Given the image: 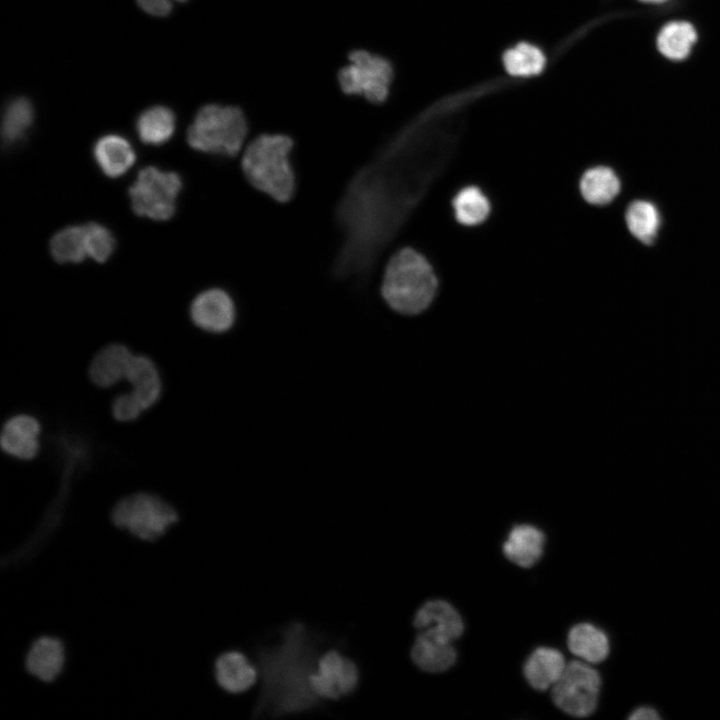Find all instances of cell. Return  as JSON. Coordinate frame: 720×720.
I'll return each mask as SVG.
<instances>
[{
	"instance_id": "15",
	"label": "cell",
	"mask_w": 720,
	"mask_h": 720,
	"mask_svg": "<svg viewBox=\"0 0 720 720\" xmlns=\"http://www.w3.org/2000/svg\"><path fill=\"white\" fill-rule=\"evenodd\" d=\"M144 411L154 407L161 399L163 383L160 371L152 358L133 354L125 376Z\"/></svg>"
},
{
	"instance_id": "4",
	"label": "cell",
	"mask_w": 720,
	"mask_h": 720,
	"mask_svg": "<svg viewBox=\"0 0 720 720\" xmlns=\"http://www.w3.org/2000/svg\"><path fill=\"white\" fill-rule=\"evenodd\" d=\"M248 133L243 112L235 106L208 104L195 115L187 131L188 144L195 150L234 157Z\"/></svg>"
},
{
	"instance_id": "13",
	"label": "cell",
	"mask_w": 720,
	"mask_h": 720,
	"mask_svg": "<svg viewBox=\"0 0 720 720\" xmlns=\"http://www.w3.org/2000/svg\"><path fill=\"white\" fill-rule=\"evenodd\" d=\"M413 625L418 632L447 642L455 641L464 630L460 614L444 600H431L424 603L417 610Z\"/></svg>"
},
{
	"instance_id": "10",
	"label": "cell",
	"mask_w": 720,
	"mask_h": 720,
	"mask_svg": "<svg viewBox=\"0 0 720 720\" xmlns=\"http://www.w3.org/2000/svg\"><path fill=\"white\" fill-rule=\"evenodd\" d=\"M190 317L201 330L213 334L229 330L235 321V306L230 295L219 288L198 294L190 306Z\"/></svg>"
},
{
	"instance_id": "19",
	"label": "cell",
	"mask_w": 720,
	"mask_h": 720,
	"mask_svg": "<svg viewBox=\"0 0 720 720\" xmlns=\"http://www.w3.org/2000/svg\"><path fill=\"white\" fill-rule=\"evenodd\" d=\"M697 40L696 27L687 20L677 19L662 25L655 42L658 52L664 58L681 62L691 55Z\"/></svg>"
},
{
	"instance_id": "32",
	"label": "cell",
	"mask_w": 720,
	"mask_h": 720,
	"mask_svg": "<svg viewBox=\"0 0 720 720\" xmlns=\"http://www.w3.org/2000/svg\"><path fill=\"white\" fill-rule=\"evenodd\" d=\"M173 1L185 2L187 0H136L141 9L153 16H167L173 8Z\"/></svg>"
},
{
	"instance_id": "26",
	"label": "cell",
	"mask_w": 720,
	"mask_h": 720,
	"mask_svg": "<svg viewBox=\"0 0 720 720\" xmlns=\"http://www.w3.org/2000/svg\"><path fill=\"white\" fill-rule=\"evenodd\" d=\"M625 220L631 234L644 244L656 240L661 218L657 207L650 201H633L626 210Z\"/></svg>"
},
{
	"instance_id": "24",
	"label": "cell",
	"mask_w": 720,
	"mask_h": 720,
	"mask_svg": "<svg viewBox=\"0 0 720 720\" xmlns=\"http://www.w3.org/2000/svg\"><path fill=\"white\" fill-rule=\"evenodd\" d=\"M620 186L616 173L606 166L588 169L580 180V192L583 198L593 205H605L611 202L618 195Z\"/></svg>"
},
{
	"instance_id": "28",
	"label": "cell",
	"mask_w": 720,
	"mask_h": 720,
	"mask_svg": "<svg viewBox=\"0 0 720 720\" xmlns=\"http://www.w3.org/2000/svg\"><path fill=\"white\" fill-rule=\"evenodd\" d=\"M34 110L25 97L13 99L7 105L2 120V138L7 144L22 139L32 125Z\"/></svg>"
},
{
	"instance_id": "7",
	"label": "cell",
	"mask_w": 720,
	"mask_h": 720,
	"mask_svg": "<svg viewBox=\"0 0 720 720\" xmlns=\"http://www.w3.org/2000/svg\"><path fill=\"white\" fill-rule=\"evenodd\" d=\"M601 678L585 661H570L552 687V700L563 712L574 717L590 716L597 708Z\"/></svg>"
},
{
	"instance_id": "31",
	"label": "cell",
	"mask_w": 720,
	"mask_h": 720,
	"mask_svg": "<svg viewBox=\"0 0 720 720\" xmlns=\"http://www.w3.org/2000/svg\"><path fill=\"white\" fill-rule=\"evenodd\" d=\"M111 415L119 423L134 422L144 409L135 394L129 390L118 393L111 402Z\"/></svg>"
},
{
	"instance_id": "14",
	"label": "cell",
	"mask_w": 720,
	"mask_h": 720,
	"mask_svg": "<svg viewBox=\"0 0 720 720\" xmlns=\"http://www.w3.org/2000/svg\"><path fill=\"white\" fill-rule=\"evenodd\" d=\"M132 355L126 344L114 342L102 346L88 364L90 382L100 389H109L125 381Z\"/></svg>"
},
{
	"instance_id": "23",
	"label": "cell",
	"mask_w": 720,
	"mask_h": 720,
	"mask_svg": "<svg viewBox=\"0 0 720 720\" xmlns=\"http://www.w3.org/2000/svg\"><path fill=\"white\" fill-rule=\"evenodd\" d=\"M567 644L572 654L589 664L604 661L610 651L606 633L590 623L574 625L568 632Z\"/></svg>"
},
{
	"instance_id": "25",
	"label": "cell",
	"mask_w": 720,
	"mask_h": 720,
	"mask_svg": "<svg viewBox=\"0 0 720 720\" xmlns=\"http://www.w3.org/2000/svg\"><path fill=\"white\" fill-rule=\"evenodd\" d=\"M175 122L172 110L157 105L146 109L139 115L136 121V130L143 143L161 145L173 135Z\"/></svg>"
},
{
	"instance_id": "34",
	"label": "cell",
	"mask_w": 720,
	"mask_h": 720,
	"mask_svg": "<svg viewBox=\"0 0 720 720\" xmlns=\"http://www.w3.org/2000/svg\"><path fill=\"white\" fill-rule=\"evenodd\" d=\"M638 1L646 3V4L658 5V4L666 3L670 0H638Z\"/></svg>"
},
{
	"instance_id": "27",
	"label": "cell",
	"mask_w": 720,
	"mask_h": 720,
	"mask_svg": "<svg viewBox=\"0 0 720 720\" xmlns=\"http://www.w3.org/2000/svg\"><path fill=\"white\" fill-rule=\"evenodd\" d=\"M50 251L59 263H79L88 256L83 226H68L57 232L50 241Z\"/></svg>"
},
{
	"instance_id": "21",
	"label": "cell",
	"mask_w": 720,
	"mask_h": 720,
	"mask_svg": "<svg viewBox=\"0 0 720 720\" xmlns=\"http://www.w3.org/2000/svg\"><path fill=\"white\" fill-rule=\"evenodd\" d=\"M456 650L447 642L418 632L411 649V658L421 670L430 673L444 672L456 662Z\"/></svg>"
},
{
	"instance_id": "11",
	"label": "cell",
	"mask_w": 720,
	"mask_h": 720,
	"mask_svg": "<svg viewBox=\"0 0 720 720\" xmlns=\"http://www.w3.org/2000/svg\"><path fill=\"white\" fill-rule=\"evenodd\" d=\"M41 424L30 414L10 416L3 424L0 434L2 451L15 459L30 461L40 451Z\"/></svg>"
},
{
	"instance_id": "16",
	"label": "cell",
	"mask_w": 720,
	"mask_h": 720,
	"mask_svg": "<svg viewBox=\"0 0 720 720\" xmlns=\"http://www.w3.org/2000/svg\"><path fill=\"white\" fill-rule=\"evenodd\" d=\"M501 62L504 71L514 80H527L545 71L548 56L540 45L521 40L503 50Z\"/></svg>"
},
{
	"instance_id": "8",
	"label": "cell",
	"mask_w": 720,
	"mask_h": 720,
	"mask_svg": "<svg viewBox=\"0 0 720 720\" xmlns=\"http://www.w3.org/2000/svg\"><path fill=\"white\" fill-rule=\"evenodd\" d=\"M392 79L391 63L384 57L363 50L352 52L349 64L338 74L344 93L363 96L373 103H382L387 98Z\"/></svg>"
},
{
	"instance_id": "30",
	"label": "cell",
	"mask_w": 720,
	"mask_h": 720,
	"mask_svg": "<svg viewBox=\"0 0 720 720\" xmlns=\"http://www.w3.org/2000/svg\"><path fill=\"white\" fill-rule=\"evenodd\" d=\"M83 227L87 255L97 262H105L111 256L115 246L111 232L98 223H87Z\"/></svg>"
},
{
	"instance_id": "20",
	"label": "cell",
	"mask_w": 720,
	"mask_h": 720,
	"mask_svg": "<svg viewBox=\"0 0 720 720\" xmlns=\"http://www.w3.org/2000/svg\"><path fill=\"white\" fill-rule=\"evenodd\" d=\"M566 664L559 650L539 647L526 660L523 673L532 688L544 691L552 688L558 681Z\"/></svg>"
},
{
	"instance_id": "12",
	"label": "cell",
	"mask_w": 720,
	"mask_h": 720,
	"mask_svg": "<svg viewBox=\"0 0 720 720\" xmlns=\"http://www.w3.org/2000/svg\"><path fill=\"white\" fill-rule=\"evenodd\" d=\"M66 662L67 650L62 639L42 635L30 644L24 657V668L37 680L50 683L63 673Z\"/></svg>"
},
{
	"instance_id": "3",
	"label": "cell",
	"mask_w": 720,
	"mask_h": 720,
	"mask_svg": "<svg viewBox=\"0 0 720 720\" xmlns=\"http://www.w3.org/2000/svg\"><path fill=\"white\" fill-rule=\"evenodd\" d=\"M437 287V277L427 259L412 248H403L386 264L381 294L393 310L412 315L430 305Z\"/></svg>"
},
{
	"instance_id": "18",
	"label": "cell",
	"mask_w": 720,
	"mask_h": 720,
	"mask_svg": "<svg viewBox=\"0 0 720 720\" xmlns=\"http://www.w3.org/2000/svg\"><path fill=\"white\" fill-rule=\"evenodd\" d=\"M544 544L545 536L540 529L529 524H520L509 532L503 544V552L512 563L529 568L541 558Z\"/></svg>"
},
{
	"instance_id": "6",
	"label": "cell",
	"mask_w": 720,
	"mask_h": 720,
	"mask_svg": "<svg viewBox=\"0 0 720 720\" xmlns=\"http://www.w3.org/2000/svg\"><path fill=\"white\" fill-rule=\"evenodd\" d=\"M182 188V180L175 172H163L156 167L139 171L136 181L129 188L134 212L157 221L171 218L176 209V199Z\"/></svg>"
},
{
	"instance_id": "33",
	"label": "cell",
	"mask_w": 720,
	"mask_h": 720,
	"mask_svg": "<svg viewBox=\"0 0 720 720\" xmlns=\"http://www.w3.org/2000/svg\"><path fill=\"white\" fill-rule=\"evenodd\" d=\"M629 719L631 720H658L660 719V716L658 712L647 706L638 707L635 710H633L629 716Z\"/></svg>"
},
{
	"instance_id": "29",
	"label": "cell",
	"mask_w": 720,
	"mask_h": 720,
	"mask_svg": "<svg viewBox=\"0 0 720 720\" xmlns=\"http://www.w3.org/2000/svg\"><path fill=\"white\" fill-rule=\"evenodd\" d=\"M453 208L458 222L468 226L483 222L490 211L488 199L474 186L465 187L457 193Z\"/></svg>"
},
{
	"instance_id": "5",
	"label": "cell",
	"mask_w": 720,
	"mask_h": 720,
	"mask_svg": "<svg viewBox=\"0 0 720 720\" xmlns=\"http://www.w3.org/2000/svg\"><path fill=\"white\" fill-rule=\"evenodd\" d=\"M179 519L173 504L150 491L121 496L110 510V521L114 526L143 541L159 539Z\"/></svg>"
},
{
	"instance_id": "2",
	"label": "cell",
	"mask_w": 720,
	"mask_h": 720,
	"mask_svg": "<svg viewBox=\"0 0 720 720\" xmlns=\"http://www.w3.org/2000/svg\"><path fill=\"white\" fill-rule=\"evenodd\" d=\"M293 140L282 134H261L246 146L241 168L249 184L284 203L295 192L296 178L290 154Z\"/></svg>"
},
{
	"instance_id": "17",
	"label": "cell",
	"mask_w": 720,
	"mask_h": 720,
	"mask_svg": "<svg viewBox=\"0 0 720 720\" xmlns=\"http://www.w3.org/2000/svg\"><path fill=\"white\" fill-rule=\"evenodd\" d=\"M215 680L220 688L231 694L248 690L257 679L256 668L239 651L220 654L214 664Z\"/></svg>"
},
{
	"instance_id": "22",
	"label": "cell",
	"mask_w": 720,
	"mask_h": 720,
	"mask_svg": "<svg viewBox=\"0 0 720 720\" xmlns=\"http://www.w3.org/2000/svg\"><path fill=\"white\" fill-rule=\"evenodd\" d=\"M93 154L99 168L111 178L125 174L136 158L131 144L114 134L101 137L94 145Z\"/></svg>"
},
{
	"instance_id": "1",
	"label": "cell",
	"mask_w": 720,
	"mask_h": 720,
	"mask_svg": "<svg viewBox=\"0 0 720 720\" xmlns=\"http://www.w3.org/2000/svg\"><path fill=\"white\" fill-rule=\"evenodd\" d=\"M304 627L294 624L285 631L282 644L269 653H262L265 674L262 701L259 706L273 705L278 714L301 711L316 703L309 676L315 670L308 651Z\"/></svg>"
},
{
	"instance_id": "9",
	"label": "cell",
	"mask_w": 720,
	"mask_h": 720,
	"mask_svg": "<svg viewBox=\"0 0 720 720\" xmlns=\"http://www.w3.org/2000/svg\"><path fill=\"white\" fill-rule=\"evenodd\" d=\"M359 671L355 663L335 650L318 659L309 676V684L316 697L337 700L351 694L358 686Z\"/></svg>"
}]
</instances>
